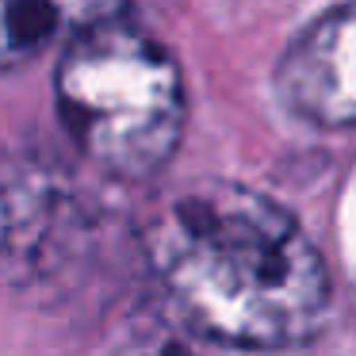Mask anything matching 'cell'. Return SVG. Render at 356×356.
Instances as JSON below:
<instances>
[{"label":"cell","mask_w":356,"mask_h":356,"mask_svg":"<svg viewBox=\"0 0 356 356\" xmlns=\"http://www.w3.org/2000/svg\"><path fill=\"white\" fill-rule=\"evenodd\" d=\"M115 16H127V0H0V70L31 62L58 39H77Z\"/></svg>","instance_id":"5"},{"label":"cell","mask_w":356,"mask_h":356,"mask_svg":"<svg viewBox=\"0 0 356 356\" xmlns=\"http://www.w3.org/2000/svg\"><path fill=\"white\" fill-rule=\"evenodd\" d=\"M149 268L180 325L230 348H291L330 314V268L299 218L234 180H200L149 226Z\"/></svg>","instance_id":"1"},{"label":"cell","mask_w":356,"mask_h":356,"mask_svg":"<svg viewBox=\"0 0 356 356\" xmlns=\"http://www.w3.org/2000/svg\"><path fill=\"white\" fill-rule=\"evenodd\" d=\"M54 96L77 149L123 180L161 172L184 134L188 104L177 62L127 16L65 42Z\"/></svg>","instance_id":"2"},{"label":"cell","mask_w":356,"mask_h":356,"mask_svg":"<svg viewBox=\"0 0 356 356\" xmlns=\"http://www.w3.org/2000/svg\"><path fill=\"white\" fill-rule=\"evenodd\" d=\"M276 96L322 131L356 127V0L318 16L276 65Z\"/></svg>","instance_id":"3"},{"label":"cell","mask_w":356,"mask_h":356,"mask_svg":"<svg viewBox=\"0 0 356 356\" xmlns=\"http://www.w3.org/2000/svg\"><path fill=\"white\" fill-rule=\"evenodd\" d=\"M115 356H200V353L180 333L161 330V325H146V330H134L115 348Z\"/></svg>","instance_id":"6"},{"label":"cell","mask_w":356,"mask_h":356,"mask_svg":"<svg viewBox=\"0 0 356 356\" xmlns=\"http://www.w3.org/2000/svg\"><path fill=\"white\" fill-rule=\"evenodd\" d=\"M77 222L70 184L31 157L0 161V272H50L65 261V238Z\"/></svg>","instance_id":"4"}]
</instances>
